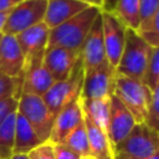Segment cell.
I'll return each instance as SVG.
<instances>
[{
    "instance_id": "cell-28",
    "label": "cell",
    "mask_w": 159,
    "mask_h": 159,
    "mask_svg": "<svg viewBox=\"0 0 159 159\" xmlns=\"http://www.w3.org/2000/svg\"><path fill=\"white\" fill-rule=\"evenodd\" d=\"M29 159H56L53 152V144L51 142H43L27 154Z\"/></svg>"
},
{
    "instance_id": "cell-3",
    "label": "cell",
    "mask_w": 159,
    "mask_h": 159,
    "mask_svg": "<svg viewBox=\"0 0 159 159\" xmlns=\"http://www.w3.org/2000/svg\"><path fill=\"white\" fill-rule=\"evenodd\" d=\"M159 150V133L145 123L135 124L128 137L112 148L113 159H147Z\"/></svg>"
},
{
    "instance_id": "cell-4",
    "label": "cell",
    "mask_w": 159,
    "mask_h": 159,
    "mask_svg": "<svg viewBox=\"0 0 159 159\" xmlns=\"http://www.w3.org/2000/svg\"><path fill=\"white\" fill-rule=\"evenodd\" d=\"M150 52V46L142 39L137 30L127 29L125 31V43L116 68V73L142 81L148 57Z\"/></svg>"
},
{
    "instance_id": "cell-32",
    "label": "cell",
    "mask_w": 159,
    "mask_h": 159,
    "mask_svg": "<svg viewBox=\"0 0 159 159\" xmlns=\"http://www.w3.org/2000/svg\"><path fill=\"white\" fill-rule=\"evenodd\" d=\"M22 0H0V12H6L14 9Z\"/></svg>"
},
{
    "instance_id": "cell-33",
    "label": "cell",
    "mask_w": 159,
    "mask_h": 159,
    "mask_svg": "<svg viewBox=\"0 0 159 159\" xmlns=\"http://www.w3.org/2000/svg\"><path fill=\"white\" fill-rule=\"evenodd\" d=\"M118 0H102V11L113 12Z\"/></svg>"
},
{
    "instance_id": "cell-39",
    "label": "cell",
    "mask_w": 159,
    "mask_h": 159,
    "mask_svg": "<svg viewBox=\"0 0 159 159\" xmlns=\"http://www.w3.org/2000/svg\"><path fill=\"white\" fill-rule=\"evenodd\" d=\"M80 159H93V157H80Z\"/></svg>"
},
{
    "instance_id": "cell-21",
    "label": "cell",
    "mask_w": 159,
    "mask_h": 159,
    "mask_svg": "<svg viewBox=\"0 0 159 159\" xmlns=\"http://www.w3.org/2000/svg\"><path fill=\"white\" fill-rule=\"evenodd\" d=\"M112 14L127 29L138 30L140 25L139 0H118Z\"/></svg>"
},
{
    "instance_id": "cell-27",
    "label": "cell",
    "mask_w": 159,
    "mask_h": 159,
    "mask_svg": "<svg viewBox=\"0 0 159 159\" xmlns=\"http://www.w3.org/2000/svg\"><path fill=\"white\" fill-rule=\"evenodd\" d=\"M145 124L159 133V82L152 91V101L145 119Z\"/></svg>"
},
{
    "instance_id": "cell-14",
    "label": "cell",
    "mask_w": 159,
    "mask_h": 159,
    "mask_svg": "<svg viewBox=\"0 0 159 159\" xmlns=\"http://www.w3.org/2000/svg\"><path fill=\"white\" fill-rule=\"evenodd\" d=\"M83 120L82 98H77L65 106L55 117V123L51 130L48 142L52 144L62 143L65 138Z\"/></svg>"
},
{
    "instance_id": "cell-30",
    "label": "cell",
    "mask_w": 159,
    "mask_h": 159,
    "mask_svg": "<svg viewBox=\"0 0 159 159\" xmlns=\"http://www.w3.org/2000/svg\"><path fill=\"white\" fill-rule=\"evenodd\" d=\"M17 104H19V99L15 97H10L0 101V124L5 120V118L10 113L17 111Z\"/></svg>"
},
{
    "instance_id": "cell-12",
    "label": "cell",
    "mask_w": 159,
    "mask_h": 159,
    "mask_svg": "<svg viewBox=\"0 0 159 159\" xmlns=\"http://www.w3.org/2000/svg\"><path fill=\"white\" fill-rule=\"evenodd\" d=\"M81 60L83 63L84 73L92 71L93 68L98 67L99 65H102L103 62L107 61L106 50H104V41H103L101 14L94 20L83 45L81 47Z\"/></svg>"
},
{
    "instance_id": "cell-22",
    "label": "cell",
    "mask_w": 159,
    "mask_h": 159,
    "mask_svg": "<svg viewBox=\"0 0 159 159\" xmlns=\"http://www.w3.org/2000/svg\"><path fill=\"white\" fill-rule=\"evenodd\" d=\"M16 116L17 111L10 113L0 124V159H10L14 155Z\"/></svg>"
},
{
    "instance_id": "cell-26",
    "label": "cell",
    "mask_w": 159,
    "mask_h": 159,
    "mask_svg": "<svg viewBox=\"0 0 159 159\" xmlns=\"http://www.w3.org/2000/svg\"><path fill=\"white\" fill-rule=\"evenodd\" d=\"M21 94V78H12L0 72V101L15 97L19 99Z\"/></svg>"
},
{
    "instance_id": "cell-1",
    "label": "cell",
    "mask_w": 159,
    "mask_h": 159,
    "mask_svg": "<svg viewBox=\"0 0 159 159\" xmlns=\"http://www.w3.org/2000/svg\"><path fill=\"white\" fill-rule=\"evenodd\" d=\"M101 9L88 6L86 10L61 24L60 26L50 30L47 47H65L72 51L81 52V47L94 22L99 16Z\"/></svg>"
},
{
    "instance_id": "cell-10",
    "label": "cell",
    "mask_w": 159,
    "mask_h": 159,
    "mask_svg": "<svg viewBox=\"0 0 159 159\" xmlns=\"http://www.w3.org/2000/svg\"><path fill=\"white\" fill-rule=\"evenodd\" d=\"M101 17L106 58L113 68H117L125 43L127 27L112 12L101 11Z\"/></svg>"
},
{
    "instance_id": "cell-36",
    "label": "cell",
    "mask_w": 159,
    "mask_h": 159,
    "mask_svg": "<svg viewBox=\"0 0 159 159\" xmlns=\"http://www.w3.org/2000/svg\"><path fill=\"white\" fill-rule=\"evenodd\" d=\"M93 159H113V154L112 153H108V154H103V155H99V157H96Z\"/></svg>"
},
{
    "instance_id": "cell-20",
    "label": "cell",
    "mask_w": 159,
    "mask_h": 159,
    "mask_svg": "<svg viewBox=\"0 0 159 159\" xmlns=\"http://www.w3.org/2000/svg\"><path fill=\"white\" fill-rule=\"evenodd\" d=\"M82 98V97H81ZM82 109L102 130L107 133L109 122V109H111V97L98 98V99H83Z\"/></svg>"
},
{
    "instance_id": "cell-11",
    "label": "cell",
    "mask_w": 159,
    "mask_h": 159,
    "mask_svg": "<svg viewBox=\"0 0 159 159\" xmlns=\"http://www.w3.org/2000/svg\"><path fill=\"white\" fill-rule=\"evenodd\" d=\"M137 122L127 107L114 96H111V109H109V122L107 135L111 143V147H116L123 142L132 129L135 127Z\"/></svg>"
},
{
    "instance_id": "cell-29",
    "label": "cell",
    "mask_w": 159,
    "mask_h": 159,
    "mask_svg": "<svg viewBox=\"0 0 159 159\" xmlns=\"http://www.w3.org/2000/svg\"><path fill=\"white\" fill-rule=\"evenodd\" d=\"M159 10V0H139L140 22L148 20Z\"/></svg>"
},
{
    "instance_id": "cell-5",
    "label": "cell",
    "mask_w": 159,
    "mask_h": 159,
    "mask_svg": "<svg viewBox=\"0 0 159 159\" xmlns=\"http://www.w3.org/2000/svg\"><path fill=\"white\" fill-rule=\"evenodd\" d=\"M83 80H84V68L80 56L70 77L63 81L55 82L42 97L48 109L52 112L55 117L65 106L81 97Z\"/></svg>"
},
{
    "instance_id": "cell-31",
    "label": "cell",
    "mask_w": 159,
    "mask_h": 159,
    "mask_svg": "<svg viewBox=\"0 0 159 159\" xmlns=\"http://www.w3.org/2000/svg\"><path fill=\"white\" fill-rule=\"evenodd\" d=\"M53 152L56 159H80V155L70 149L63 143H56L53 144Z\"/></svg>"
},
{
    "instance_id": "cell-19",
    "label": "cell",
    "mask_w": 159,
    "mask_h": 159,
    "mask_svg": "<svg viewBox=\"0 0 159 159\" xmlns=\"http://www.w3.org/2000/svg\"><path fill=\"white\" fill-rule=\"evenodd\" d=\"M83 122L87 132V138L89 143L91 155L93 158L112 153V147L108 139V135L104 130H102L87 114L83 113Z\"/></svg>"
},
{
    "instance_id": "cell-34",
    "label": "cell",
    "mask_w": 159,
    "mask_h": 159,
    "mask_svg": "<svg viewBox=\"0 0 159 159\" xmlns=\"http://www.w3.org/2000/svg\"><path fill=\"white\" fill-rule=\"evenodd\" d=\"M77 1H81V2H84L89 6H96V7H99L102 10V0H77Z\"/></svg>"
},
{
    "instance_id": "cell-18",
    "label": "cell",
    "mask_w": 159,
    "mask_h": 159,
    "mask_svg": "<svg viewBox=\"0 0 159 159\" xmlns=\"http://www.w3.org/2000/svg\"><path fill=\"white\" fill-rule=\"evenodd\" d=\"M41 139L37 137L26 118L17 112L16 124H15V145L14 154H29L32 149L42 144Z\"/></svg>"
},
{
    "instance_id": "cell-8",
    "label": "cell",
    "mask_w": 159,
    "mask_h": 159,
    "mask_svg": "<svg viewBox=\"0 0 159 159\" xmlns=\"http://www.w3.org/2000/svg\"><path fill=\"white\" fill-rule=\"evenodd\" d=\"M43 56L45 51L25 60V68L21 77V93L43 97L55 83L43 63Z\"/></svg>"
},
{
    "instance_id": "cell-17",
    "label": "cell",
    "mask_w": 159,
    "mask_h": 159,
    "mask_svg": "<svg viewBox=\"0 0 159 159\" xmlns=\"http://www.w3.org/2000/svg\"><path fill=\"white\" fill-rule=\"evenodd\" d=\"M48 36H50V29L47 25L42 21L15 36L25 60L37 55L40 52L46 51L48 45Z\"/></svg>"
},
{
    "instance_id": "cell-24",
    "label": "cell",
    "mask_w": 159,
    "mask_h": 159,
    "mask_svg": "<svg viewBox=\"0 0 159 159\" xmlns=\"http://www.w3.org/2000/svg\"><path fill=\"white\" fill-rule=\"evenodd\" d=\"M137 32L150 47H159V10L148 20L140 22Z\"/></svg>"
},
{
    "instance_id": "cell-23",
    "label": "cell",
    "mask_w": 159,
    "mask_h": 159,
    "mask_svg": "<svg viewBox=\"0 0 159 159\" xmlns=\"http://www.w3.org/2000/svg\"><path fill=\"white\" fill-rule=\"evenodd\" d=\"M62 143L67 145L70 149H72L73 152H76L80 157H92L83 120L65 138Z\"/></svg>"
},
{
    "instance_id": "cell-13",
    "label": "cell",
    "mask_w": 159,
    "mask_h": 159,
    "mask_svg": "<svg viewBox=\"0 0 159 159\" xmlns=\"http://www.w3.org/2000/svg\"><path fill=\"white\" fill-rule=\"evenodd\" d=\"M80 56L81 52L65 47H47L43 56V63L55 82L63 81L72 73Z\"/></svg>"
},
{
    "instance_id": "cell-9",
    "label": "cell",
    "mask_w": 159,
    "mask_h": 159,
    "mask_svg": "<svg viewBox=\"0 0 159 159\" xmlns=\"http://www.w3.org/2000/svg\"><path fill=\"white\" fill-rule=\"evenodd\" d=\"M116 78V68L108 61L103 62L92 71L84 73L81 97L83 99L108 98L113 94Z\"/></svg>"
},
{
    "instance_id": "cell-40",
    "label": "cell",
    "mask_w": 159,
    "mask_h": 159,
    "mask_svg": "<svg viewBox=\"0 0 159 159\" xmlns=\"http://www.w3.org/2000/svg\"><path fill=\"white\" fill-rule=\"evenodd\" d=\"M1 36H2V35H0V39H1Z\"/></svg>"
},
{
    "instance_id": "cell-2",
    "label": "cell",
    "mask_w": 159,
    "mask_h": 159,
    "mask_svg": "<svg viewBox=\"0 0 159 159\" xmlns=\"http://www.w3.org/2000/svg\"><path fill=\"white\" fill-rule=\"evenodd\" d=\"M113 94L132 113L137 124L145 123L152 101L150 88L139 80L116 73Z\"/></svg>"
},
{
    "instance_id": "cell-16",
    "label": "cell",
    "mask_w": 159,
    "mask_h": 159,
    "mask_svg": "<svg viewBox=\"0 0 159 159\" xmlns=\"http://www.w3.org/2000/svg\"><path fill=\"white\" fill-rule=\"evenodd\" d=\"M89 5L77 0H47L43 22L50 30L86 10Z\"/></svg>"
},
{
    "instance_id": "cell-37",
    "label": "cell",
    "mask_w": 159,
    "mask_h": 159,
    "mask_svg": "<svg viewBox=\"0 0 159 159\" xmlns=\"http://www.w3.org/2000/svg\"><path fill=\"white\" fill-rule=\"evenodd\" d=\"M10 159H29L26 154H14Z\"/></svg>"
},
{
    "instance_id": "cell-7",
    "label": "cell",
    "mask_w": 159,
    "mask_h": 159,
    "mask_svg": "<svg viewBox=\"0 0 159 159\" xmlns=\"http://www.w3.org/2000/svg\"><path fill=\"white\" fill-rule=\"evenodd\" d=\"M46 6L47 0H22L9 11L2 34L16 36L17 34L42 22Z\"/></svg>"
},
{
    "instance_id": "cell-38",
    "label": "cell",
    "mask_w": 159,
    "mask_h": 159,
    "mask_svg": "<svg viewBox=\"0 0 159 159\" xmlns=\"http://www.w3.org/2000/svg\"><path fill=\"white\" fill-rule=\"evenodd\" d=\"M147 159H159V150H157L153 155H150L149 158H147Z\"/></svg>"
},
{
    "instance_id": "cell-25",
    "label": "cell",
    "mask_w": 159,
    "mask_h": 159,
    "mask_svg": "<svg viewBox=\"0 0 159 159\" xmlns=\"http://www.w3.org/2000/svg\"><path fill=\"white\" fill-rule=\"evenodd\" d=\"M142 82L152 91L159 82V47H150V52Z\"/></svg>"
},
{
    "instance_id": "cell-35",
    "label": "cell",
    "mask_w": 159,
    "mask_h": 159,
    "mask_svg": "<svg viewBox=\"0 0 159 159\" xmlns=\"http://www.w3.org/2000/svg\"><path fill=\"white\" fill-rule=\"evenodd\" d=\"M7 14H9V11H6V12H0V35H2V30H4L5 22H6Z\"/></svg>"
},
{
    "instance_id": "cell-6",
    "label": "cell",
    "mask_w": 159,
    "mask_h": 159,
    "mask_svg": "<svg viewBox=\"0 0 159 159\" xmlns=\"http://www.w3.org/2000/svg\"><path fill=\"white\" fill-rule=\"evenodd\" d=\"M17 112L26 118L41 142L48 140L55 123V116L48 109L42 97L21 93L19 97Z\"/></svg>"
},
{
    "instance_id": "cell-15",
    "label": "cell",
    "mask_w": 159,
    "mask_h": 159,
    "mask_svg": "<svg viewBox=\"0 0 159 159\" xmlns=\"http://www.w3.org/2000/svg\"><path fill=\"white\" fill-rule=\"evenodd\" d=\"M24 68L25 56L15 36L2 34L0 39V72L12 78H21Z\"/></svg>"
}]
</instances>
